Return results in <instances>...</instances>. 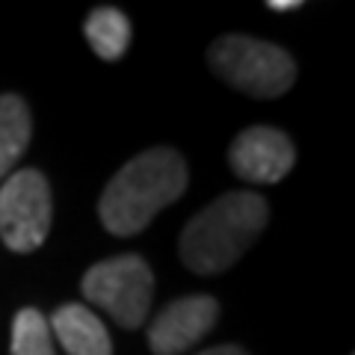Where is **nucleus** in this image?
<instances>
[{
    "mask_svg": "<svg viewBox=\"0 0 355 355\" xmlns=\"http://www.w3.org/2000/svg\"><path fill=\"white\" fill-rule=\"evenodd\" d=\"M187 163L175 148H148L116 172L98 202V216L116 237L139 234L163 207L184 196Z\"/></svg>",
    "mask_w": 355,
    "mask_h": 355,
    "instance_id": "obj_1",
    "label": "nucleus"
},
{
    "mask_svg": "<svg viewBox=\"0 0 355 355\" xmlns=\"http://www.w3.org/2000/svg\"><path fill=\"white\" fill-rule=\"evenodd\" d=\"M270 219V207L258 193H225L187 222L178 252L187 270L216 275L234 266Z\"/></svg>",
    "mask_w": 355,
    "mask_h": 355,
    "instance_id": "obj_2",
    "label": "nucleus"
},
{
    "mask_svg": "<svg viewBox=\"0 0 355 355\" xmlns=\"http://www.w3.org/2000/svg\"><path fill=\"white\" fill-rule=\"evenodd\" d=\"M210 69L228 86L254 98H279L296 83V60L284 48L243 33H228L210 44Z\"/></svg>",
    "mask_w": 355,
    "mask_h": 355,
    "instance_id": "obj_3",
    "label": "nucleus"
},
{
    "mask_svg": "<svg viewBox=\"0 0 355 355\" xmlns=\"http://www.w3.org/2000/svg\"><path fill=\"white\" fill-rule=\"evenodd\" d=\"M80 291L92 305L107 311L121 329H139L154 299V272L139 254H119L89 266Z\"/></svg>",
    "mask_w": 355,
    "mask_h": 355,
    "instance_id": "obj_4",
    "label": "nucleus"
},
{
    "mask_svg": "<svg viewBox=\"0 0 355 355\" xmlns=\"http://www.w3.org/2000/svg\"><path fill=\"white\" fill-rule=\"evenodd\" d=\"M51 216V184L42 172L21 169L0 184V240L12 252H36L48 240Z\"/></svg>",
    "mask_w": 355,
    "mask_h": 355,
    "instance_id": "obj_5",
    "label": "nucleus"
},
{
    "mask_svg": "<svg viewBox=\"0 0 355 355\" xmlns=\"http://www.w3.org/2000/svg\"><path fill=\"white\" fill-rule=\"evenodd\" d=\"M296 148L279 128H246L228 148V166L249 184H279L293 169Z\"/></svg>",
    "mask_w": 355,
    "mask_h": 355,
    "instance_id": "obj_6",
    "label": "nucleus"
},
{
    "mask_svg": "<svg viewBox=\"0 0 355 355\" xmlns=\"http://www.w3.org/2000/svg\"><path fill=\"white\" fill-rule=\"evenodd\" d=\"M219 320V302L207 293H193L169 302L148 326L154 355H181L198 343Z\"/></svg>",
    "mask_w": 355,
    "mask_h": 355,
    "instance_id": "obj_7",
    "label": "nucleus"
},
{
    "mask_svg": "<svg viewBox=\"0 0 355 355\" xmlns=\"http://www.w3.org/2000/svg\"><path fill=\"white\" fill-rule=\"evenodd\" d=\"M48 326L69 355H113V340H110L107 326L86 305L71 302L57 308Z\"/></svg>",
    "mask_w": 355,
    "mask_h": 355,
    "instance_id": "obj_8",
    "label": "nucleus"
},
{
    "mask_svg": "<svg viewBox=\"0 0 355 355\" xmlns=\"http://www.w3.org/2000/svg\"><path fill=\"white\" fill-rule=\"evenodd\" d=\"M30 107L18 95H0V178L12 175V166L30 146Z\"/></svg>",
    "mask_w": 355,
    "mask_h": 355,
    "instance_id": "obj_9",
    "label": "nucleus"
},
{
    "mask_svg": "<svg viewBox=\"0 0 355 355\" xmlns=\"http://www.w3.org/2000/svg\"><path fill=\"white\" fill-rule=\"evenodd\" d=\"M83 33L89 44H92V51L107 62L121 60L130 44V21L121 9H113V6H98L86 18Z\"/></svg>",
    "mask_w": 355,
    "mask_h": 355,
    "instance_id": "obj_10",
    "label": "nucleus"
},
{
    "mask_svg": "<svg viewBox=\"0 0 355 355\" xmlns=\"http://www.w3.org/2000/svg\"><path fill=\"white\" fill-rule=\"evenodd\" d=\"M12 355H53V335L42 311H18V317L12 320Z\"/></svg>",
    "mask_w": 355,
    "mask_h": 355,
    "instance_id": "obj_11",
    "label": "nucleus"
},
{
    "mask_svg": "<svg viewBox=\"0 0 355 355\" xmlns=\"http://www.w3.org/2000/svg\"><path fill=\"white\" fill-rule=\"evenodd\" d=\"M198 355H249L243 347H234V343H225V347H214V349H205Z\"/></svg>",
    "mask_w": 355,
    "mask_h": 355,
    "instance_id": "obj_12",
    "label": "nucleus"
},
{
    "mask_svg": "<svg viewBox=\"0 0 355 355\" xmlns=\"http://www.w3.org/2000/svg\"><path fill=\"white\" fill-rule=\"evenodd\" d=\"M302 0H270V9L272 12H291V9H299Z\"/></svg>",
    "mask_w": 355,
    "mask_h": 355,
    "instance_id": "obj_13",
    "label": "nucleus"
}]
</instances>
